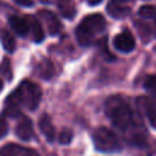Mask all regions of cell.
I'll list each match as a JSON object with an SVG mask.
<instances>
[{
  "label": "cell",
  "instance_id": "obj_1",
  "mask_svg": "<svg viewBox=\"0 0 156 156\" xmlns=\"http://www.w3.org/2000/svg\"><path fill=\"white\" fill-rule=\"evenodd\" d=\"M41 99L40 87L30 80H23L6 100V115L17 117L21 115V106L33 111Z\"/></svg>",
  "mask_w": 156,
  "mask_h": 156
},
{
  "label": "cell",
  "instance_id": "obj_2",
  "mask_svg": "<svg viewBox=\"0 0 156 156\" xmlns=\"http://www.w3.org/2000/svg\"><path fill=\"white\" fill-rule=\"evenodd\" d=\"M104 111L110 122L123 133L134 123L135 115L126 98L111 95L105 100Z\"/></svg>",
  "mask_w": 156,
  "mask_h": 156
},
{
  "label": "cell",
  "instance_id": "obj_3",
  "mask_svg": "<svg viewBox=\"0 0 156 156\" xmlns=\"http://www.w3.org/2000/svg\"><path fill=\"white\" fill-rule=\"evenodd\" d=\"M106 28V20L100 13H93L84 17L76 28V38L80 46H90L96 35Z\"/></svg>",
  "mask_w": 156,
  "mask_h": 156
},
{
  "label": "cell",
  "instance_id": "obj_4",
  "mask_svg": "<svg viewBox=\"0 0 156 156\" xmlns=\"http://www.w3.org/2000/svg\"><path fill=\"white\" fill-rule=\"evenodd\" d=\"M93 143L98 151L105 154L119 152L123 149L119 138L106 127H99L94 130Z\"/></svg>",
  "mask_w": 156,
  "mask_h": 156
},
{
  "label": "cell",
  "instance_id": "obj_5",
  "mask_svg": "<svg viewBox=\"0 0 156 156\" xmlns=\"http://www.w3.org/2000/svg\"><path fill=\"white\" fill-rule=\"evenodd\" d=\"M138 106L145 113L146 118L149 119L151 127L156 129V98H147L140 96L136 100Z\"/></svg>",
  "mask_w": 156,
  "mask_h": 156
},
{
  "label": "cell",
  "instance_id": "obj_6",
  "mask_svg": "<svg viewBox=\"0 0 156 156\" xmlns=\"http://www.w3.org/2000/svg\"><path fill=\"white\" fill-rule=\"evenodd\" d=\"M113 46L121 52H130L135 48V39L129 30H123L113 38Z\"/></svg>",
  "mask_w": 156,
  "mask_h": 156
},
{
  "label": "cell",
  "instance_id": "obj_7",
  "mask_svg": "<svg viewBox=\"0 0 156 156\" xmlns=\"http://www.w3.org/2000/svg\"><path fill=\"white\" fill-rule=\"evenodd\" d=\"M0 156H39V155L29 147L10 143L0 149Z\"/></svg>",
  "mask_w": 156,
  "mask_h": 156
},
{
  "label": "cell",
  "instance_id": "obj_8",
  "mask_svg": "<svg viewBox=\"0 0 156 156\" xmlns=\"http://www.w3.org/2000/svg\"><path fill=\"white\" fill-rule=\"evenodd\" d=\"M16 135L24 141H29L33 136V123L27 116H21L15 129Z\"/></svg>",
  "mask_w": 156,
  "mask_h": 156
},
{
  "label": "cell",
  "instance_id": "obj_9",
  "mask_svg": "<svg viewBox=\"0 0 156 156\" xmlns=\"http://www.w3.org/2000/svg\"><path fill=\"white\" fill-rule=\"evenodd\" d=\"M39 15L43 18V21L45 22L48 30H49V34L50 35H57L61 30V22L56 17V15L49 10H41V11H39Z\"/></svg>",
  "mask_w": 156,
  "mask_h": 156
},
{
  "label": "cell",
  "instance_id": "obj_10",
  "mask_svg": "<svg viewBox=\"0 0 156 156\" xmlns=\"http://www.w3.org/2000/svg\"><path fill=\"white\" fill-rule=\"evenodd\" d=\"M9 24L11 27V29L18 35V37H27L28 33H29V24H28V21L20 17V16H16V15H12L9 17Z\"/></svg>",
  "mask_w": 156,
  "mask_h": 156
},
{
  "label": "cell",
  "instance_id": "obj_11",
  "mask_svg": "<svg viewBox=\"0 0 156 156\" xmlns=\"http://www.w3.org/2000/svg\"><path fill=\"white\" fill-rule=\"evenodd\" d=\"M39 129L40 132L44 134V136L46 138V140L49 143H52L55 139V128L52 126V122L49 117L48 113H43L39 118Z\"/></svg>",
  "mask_w": 156,
  "mask_h": 156
},
{
  "label": "cell",
  "instance_id": "obj_12",
  "mask_svg": "<svg viewBox=\"0 0 156 156\" xmlns=\"http://www.w3.org/2000/svg\"><path fill=\"white\" fill-rule=\"evenodd\" d=\"M106 10H107L108 15H110L111 17L116 18V20L124 18V17H127V16L129 15V12H130V10H129L128 6H126V5L121 4V2H117V1H115V0L108 1Z\"/></svg>",
  "mask_w": 156,
  "mask_h": 156
},
{
  "label": "cell",
  "instance_id": "obj_13",
  "mask_svg": "<svg viewBox=\"0 0 156 156\" xmlns=\"http://www.w3.org/2000/svg\"><path fill=\"white\" fill-rule=\"evenodd\" d=\"M56 5L65 18L72 20L76 16V5L73 0H56Z\"/></svg>",
  "mask_w": 156,
  "mask_h": 156
},
{
  "label": "cell",
  "instance_id": "obj_14",
  "mask_svg": "<svg viewBox=\"0 0 156 156\" xmlns=\"http://www.w3.org/2000/svg\"><path fill=\"white\" fill-rule=\"evenodd\" d=\"M28 24H29V30H32L33 34V40L35 43H40L44 40V29L41 27V23L39 22L38 18L33 17V16H28Z\"/></svg>",
  "mask_w": 156,
  "mask_h": 156
},
{
  "label": "cell",
  "instance_id": "obj_15",
  "mask_svg": "<svg viewBox=\"0 0 156 156\" xmlns=\"http://www.w3.org/2000/svg\"><path fill=\"white\" fill-rule=\"evenodd\" d=\"M0 41L2 44V48L7 52L15 51L16 41H15V38L12 37V34H10V32H7L5 29H0Z\"/></svg>",
  "mask_w": 156,
  "mask_h": 156
},
{
  "label": "cell",
  "instance_id": "obj_16",
  "mask_svg": "<svg viewBox=\"0 0 156 156\" xmlns=\"http://www.w3.org/2000/svg\"><path fill=\"white\" fill-rule=\"evenodd\" d=\"M37 72H38V74H39L41 78L49 79V78L52 77V74H54V65H52V62H51L50 60H46V58L43 60V61L38 65Z\"/></svg>",
  "mask_w": 156,
  "mask_h": 156
},
{
  "label": "cell",
  "instance_id": "obj_17",
  "mask_svg": "<svg viewBox=\"0 0 156 156\" xmlns=\"http://www.w3.org/2000/svg\"><path fill=\"white\" fill-rule=\"evenodd\" d=\"M139 17L144 20H155L156 18V7L152 5H144L138 10Z\"/></svg>",
  "mask_w": 156,
  "mask_h": 156
},
{
  "label": "cell",
  "instance_id": "obj_18",
  "mask_svg": "<svg viewBox=\"0 0 156 156\" xmlns=\"http://www.w3.org/2000/svg\"><path fill=\"white\" fill-rule=\"evenodd\" d=\"M144 89L149 93H151L152 95H156V74H150L146 76V78L144 79Z\"/></svg>",
  "mask_w": 156,
  "mask_h": 156
},
{
  "label": "cell",
  "instance_id": "obj_19",
  "mask_svg": "<svg viewBox=\"0 0 156 156\" xmlns=\"http://www.w3.org/2000/svg\"><path fill=\"white\" fill-rule=\"evenodd\" d=\"M0 72L2 73V76L7 79L11 80L12 79V69H11V63L9 58H4L1 65H0Z\"/></svg>",
  "mask_w": 156,
  "mask_h": 156
},
{
  "label": "cell",
  "instance_id": "obj_20",
  "mask_svg": "<svg viewBox=\"0 0 156 156\" xmlns=\"http://www.w3.org/2000/svg\"><path fill=\"white\" fill-rule=\"evenodd\" d=\"M136 28H138V32H139L140 37H143L144 39H145L146 37H150V35H151V33H152L151 27H150V26H147V24H146V23H144V22H141V23L136 22Z\"/></svg>",
  "mask_w": 156,
  "mask_h": 156
},
{
  "label": "cell",
  "instance_id": "obj_21",
  "mask_svg": "<svg viewBox=\"0 0 156 156\" xmlns=\"http://www.w3.org/2000/svg\"><path fill=\"white\" fill-rule=\"evenodd\" d=\"M72 136H73V135H72V132L66 128V129H63V130L60 133V135H58V141H60V144L67 145V144L71 143Z\"/></svg>",
  "mask_w": 156,
  "mask_h": 156
},
{
  "label": "cell",
  "instance_id": "obj_22",
  "mask_svg": "<svg viewBox=\"0 0 156 156\" xmlns=\"http://www.w3.org/2000/svg\"><path fill=\"white\" fill-rule=\"evenodd\" d=\"M9 132V124L4 116H0V139H2Z\"/></svg>",
  "mask_w": 156,
  "mask_h": 156
},
{
  "label": "cell",
  "instance_id": "obj_23",
  "mask_svg": "<svg viewBox=\"0 0 156 156\" xmlns=\"http://www.w3.org/2000/svg\"><path fill=\"white\" fill-rule=\"evenodd\" d=\"M16 4L21 5V6H26V7H29L33 5V0H13Z\"/></svg>",
  "mask_w": 156,
  "mask_h": 156
},
{
  "label": "cell",
  "instance_id": "obj_24",
  "mask_svg": "<svg viewBox=\"0 0 156 156\" xmlns=\"http://www.w3.org/2000/svg\"><path fill=\"white\" fill-rule=\"evenodd\" d=\"M101 1H102V0H87V2H88L90 6H96V5H99Z\"/></svg>",
  "mask_w": 156,
  "mask_h": 156
},
{
  "label": "cell",
  "instance_id": "obj_25",
  "mask_svg": "<svg viewBox=\"0 0 156 156\" xmlns=\"http://www.w3.org/2000/svg\"><path fill=\"white\" fill-rule=\"evenodd\" d=\"M152 33H154V35L156 37V18L154 20V27H152Z\"/></svg>",
  "mask_w": 156,
  "mask_h": 156
},
{
  "label": "cell",
  "instance_id": "obj_26",
  "mask_svg": "<svg viewBox=\"0 0 156 156\" xmlns=\"http://www.w3.org/2000/svg\"><path fill=\"white\" fill-rule=\"evenodd\" d=\"M115 1L121 2V4H126V2H129V1H132V0H115Z\"/></svg>",
  "mask_w": 156,
  "mask_h": 156
},
{
  "label": "cell",
  "instance_id": "obj_27",
  "mask_svg": "<svg viewBox=\"0 0 156 156\" xmlns=\"http://www.w3.org/2000/svg\"><path fill=\"white\" fill-rule=\"evenodd\" d=\"M39 1H40L41 4H45V5H46V4H50V2H51V0H39Z\"/></svg>",
  "mask_w": 156,
  "mask_h": 156
},
{
  "label": "cell",
  "instance_id": "obj_28",
  "mask_svg": "<svg viewBox=\"0 0 156 156\" xmlns=\"http://www.w3.org/2000/svg\"><path fill=\"white\" fill-rule=\"evenodd\" d=\"M2 90V80H1V78H0V91Z\"/></svg>",
  "mask_w": 156,
  "mask_h": 156
}]
</instances>
